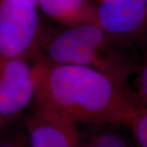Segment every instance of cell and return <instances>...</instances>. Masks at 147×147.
Instances as JSON below:
<instances>
[{"instance_id":"obj_9","label":"cell","mask_w":147,"mask_h":147,"mask_svg":"<svg viewBox=\"0 0 147 147\" xmlns=\"http://www.w3.org/2000/svg\"><path fill=\"white\" fill-rule=\"evenodd\" d=\"M136 147H147V109L140 107L127 124Z\"/></svg>"},{"instance_id":"obj_1","label":"cell","mask_w":147,"mask_h":147,"mask_svg":"<svg viewBox=\"0 0 147 147\" xmlns=\"http://www.w3.org/2000/svg\"><path fill=\"white\" fill-rule=\"evenodd\" d=\"M36 99L79 124L127 126L141 106L129 79L34 58Z\"/></svg>"},{"instance_id":"obj_8","label":"cell","mask_w":147,"mask_h":147,"mask_svg":"<svg viewBox=\"0 0 147 147\" xmlns=\"http://www.w3.org/2000/svg\"><path fill=\"white\" fill-rule=\"evenodd\" d=\"M89 130L82 133V147H136L131 134L122 131L120 125L88 126Z\"/></svg>"},{"instance_id":"obj_6","label":"cell","mask_w":147,"mask_h":147,"mask_svg":"<svg viewBox=\"0 0 147 147\" xmlns=\"http://www.w3.org/2000/svg\"><path fill=\"white\" fill-rule=\"evenodd\" d=\"M22 123L30 147H82L78 124L36 98Z\"/></svg>"},{"instance_id":"obj_11","label":"cell","mask_w":147,"mask_h":147,"mask_svg":"<svg viewBox=\"0 0 147 147\" xmlns=\"http://www.w3.org/2000/svg\"><path fill=\"white\" fill-rule=\"evenodd\" d=\"M134 91L138 104L147 109V51L142 62L136 68V79Z\"/></svg>"},{"instance_id":"obj_5","label":"cell","mask_w":147,"mask_h":147,"mask_svg":"<svg viewBox=\"0 0 147 147\" xmlns=\"http://www.w3.org/2000/svg\"><path fill=\"white\" fill-rule=\"evenodd\" d=\"M95 22L116 42L131 48L147 39V0H100Z\"/></svg>"},{"instance_id":"obj_3","label":"cell","mask_w":147,"mask_h":147,"mask_svg":"<svg viewBox=\"0 0 147 147\" xmlns=\"http://www.w3.org/2000/svg\"><path fill=\"white\" fill-rule=\"evenodd\" d=\"M31 0H0V60L34 58L43 29Z\"/></svg>"},{"instance_id":"obj_12","label":"cell","mask_w":147,"mask_h":147,"mask_svg":"<svg viewBox=\"0 0 147 147\" xmlns=\"http://www.w3.org/2000/svg\"><path fill=\"white\" fill-rule=\"evenodd\" d=\"M31 1H33L34 3H36L37 5H38V0H31Z\"/></svg>"},{"instance_id":"obj_7","label":"cell","mask_w":147,"mask_h":147,"mask_svg":"<svg viewBox=\"0 0 147 147\" xmlns=\"http://www.w3.org/2000/svg\"><path fill=\"white\" fill-rule=\"evenodd\" d=\"M38 7L58 26H73L95 22L96 4L92 0H38Z\"/></svg>"},{"instance_id":"obj_10","label":"cell","mask_w":147,"mask_h":147,"mask_svg":"<svg viewBox=\"0 0 147 147\" xmlns=\"http://www.w3.org/2000/svg\"><path fill=\"white\" fill-rule=\"evenodd\" d=\"M0 147H30L22 122L17 126L15 123L0 133Z\"/></svg>"},{"instance_id":"obj_4","label":"cell","mask_w":147,"mask_h":147,"mask_svg":"<svg viewBox=\"0 0 147 147\" xmlns=\"http://www.w3.org/2000/svg\"><path fill=\"white\" fill-rule=\"evenodd\" d=\"M35 98L34 58L0 60V133L19 120Z\"/></svg>"},{"instance_id":"obj_13","label":"cell","mask_w":147,"mask_h":147,"mask_svg":"<svg viewBox=\"0 0 147 147\" xmlns=\"http://www.w3.org/2000/svg\"><path fill=\"white\" fill-rule=\"evenodd\" d=\"M92 1H97V2H99V1H100V0H92Z\"/></svg>"},{"instance_id":"obj_2","label":"cell","mask_w":147,"mask_h":147,"mask_svg":"<svg viewBox=\"0 0 147 147\" xmlns=\"http://www.w3.org/2000/svg\"><path fill=\"white\" fill-rule=\"evenodd\" d=\"M129 50L96 22H90L73 26H43L34 58L88 67L129 79L137 66Z\"/></svg>"}]
</instances>
